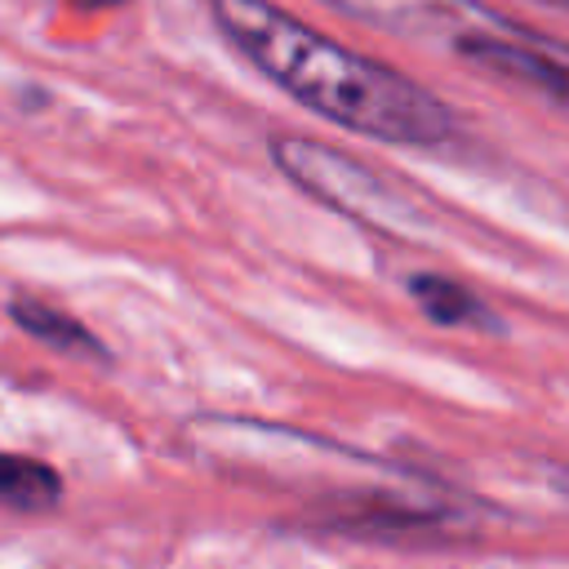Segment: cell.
Segmentation results:
<instances>
[{
  "mask_svg": "<svg viewBox=\"0 0 569 569\" xmlns=\"http://www.w3.org/2000/svg\"><path fill=\"white\" fill-rule=\"evenodd\" d=\"M209 13L271 84L351 133L391 147H436L453 129L449 107L431 89L387 62L325 40L271 0H209Z\"/></svg>",
  "mask_w": 569,
  "mask_h": 569,
  "instance_id": "cell-1",
  "label": "cell"
},
{
  "mask_svg": "<svg viewBox=\"0 0 569 569\" xmlns=\"http://www.w3.org/2000/svg\"><path fill=\"white\" fill-rule=\"evenodd\" d=\"M271 156L289 173V182H298L307 196L333 204L338 213L365 227H378L387 236H427L436 227L431 204L413 187L396 182L391 173L369 169L365 160L347 151H333L311 138H280Z\"/></svg>",
  "mask_w": 569,
  "mask_h": 569,
  "instance_id": "cell-2",
  "label": "cell"
},
{
  "mask_svg": "<svg viewBox=\"0 0 569 569\" xmlns=\"http://www.w3.org/2000/svg\"><path fill=\"white\" fill-rule=\"evenodd\" d=\"M338 9L391 27V31H418V36H440L453 49L471 36H493V31H511L502 27L493 13H485L476 0H333Z\"/></svg>",
  "mask_w": 569,
  "mask_h": 569,
  "instance_id": "cell-3",
  "label": "cell"
},
{
  "mask_svg": "<svg viewBox=\"0 0 569 569\" xmlns=\"http://www.w3.org/2000/svg\"><path fill=\"white\" fill-rule=\"evenodd\" d=\"M9 316H13L18 329H27L31 338H40V342H49V347H58V351H71V356H102V342H98L80 320H71L67 311H58V307H49V302H40V298H13V302H9Z\"/></svg>",
  "mask_w": 569,
  "mask_h": 569,
  "instance_id": "cell-4",
  "label": "cell"
},
{
  "mask_svg": "<svg viewBox=\"0 0 569 569\" xmlns=\"http://www.w3.org/2000/svg\"><path fill=\"white\" fill-rule=\"evenodd\" d=\"M58 493H62L58 471H49L44 462H31V458L0 453V507L44 511L58 502Z\"/></svg>",
  "mask_w": 569,
  "mask_h": 569,
  "instance_id": "cell-5",
  "label": "cell"
},
{
  "mask_svg": "<svg viewBox=\"0 0 569 569\" xmlns=\"http://www.w3.org/2000/svg\"><path fill=\"white\" fill-rule=\"evenodd\" d=\"M413 302L436 320V325H489V311L476 293H467L462 284L445 280V276H413L409 280Z\"/></svg>",
  "mask_w": 569,
  "mask_h": 569,
  "instance_id": "cell-6",
  "label": "cell"
},
{
  "mask_svg": "<svg viewBox=\"0 0 569 569\" xmlns=\"http://www.w3.org/2000/svg\"><path fill=\"white\" fill-rule=\"evenodd\" d=\"M76 4H124V0H76Z\"/></svg>",
  "mask_w": 569,
  "mask_h": 569,
  "instance_id": "cell-7",
  "label": "cell"
}]
</instances>
